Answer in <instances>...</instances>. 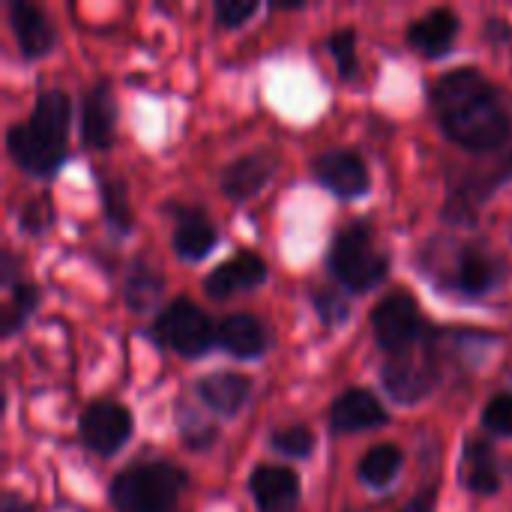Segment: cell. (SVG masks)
<instances>
[{"instance_id":"obj_1","label":"cell","mask_w":512,"mask_h":512,"mask_svg":"<svg viewBox=\"0 0 512 512\" xmlns=\"http://www.w3.org/2000/svg\"><path fill=\"white\" fill-rule=\"evenodd\" d=\"M429 99L444 132L468 150H498L512 138L510 111L498 87L474 66L441 75Z\"/></svg>"},{"instance_id":"obj_29","label":"cell","mask_w":512,"mask_h":512,"mask_svg":"<svg viewBox=\"0 0 512 512\" xmlns=\"http://www.w3.org/2000/svg\"><path fill=\"white\" fill-rule=\"evenodd\" d=\"M312 303H315V309H318V315H321L324 324H342V321L348 318V300H345L342 291H336V288H321V291H315Z\"/></svg>"},{"instance_id":"obj_26","label":"cell","mask_w":512,"mask_h":512,"mask_svg":"<svg viewBox=\"0 0 512 512\" xmlns=\"http://www.w3.org/2000/svg\"><path fill=\"white\" fill-rule=\"evenodd\" d=\"M327 45H330V54L336 60L339 75L345 81H351L357 75V33L351 27H342L327 39Z\"/></svg>"},{"instance_id":"obj_23","label":"cell","mask_w":512,"mask_h":512,"mask_svg":"<svg viewBox=\"0 0 512 512\" xmlns=\"http://www.w3.org/2000/svg\"><path fill=\"white\" fill-rule=\"evenodd\" d=\"M399 468H402V450L393 444H381L363 456V462L357 465V477L372 489H384L396 480Z\"/></svg>"},{"instance_id":"obj_31","label":"cell","mask_w":512,"mask_h":512,"mask_svg":"<svg viewBox=\"0 0 512 512\" xmlns=\"http://www.w3.org/2000/svg\"><path fill=\"white\" fill-rule=\"evenodd\" d=\"M213 12H216L219 24L237 27V24H243L246 18H252V15L258 12V3H255V0H219V3L213 6Z\"/></svg>"},{"instance_id":"obj_5","label":"cell","mask_w":512,"mask_h":512,"mask_svg":"<svg viewBox=\"0 0 512 512\" xmlns=\"http://www.w3.org/2000/svg\"><path fill=\"white\" fill-rule=\"evenodd\" d=\"M156 336L162 345H168L171 351H177L183 357H198L216 342V330H213L210 318L186 297L171 300L159 312Z\"/></svg>"},{"instance_id":"obj_28","label":"cell","mask_w":512,"mask_h":512,"mask_svg":"<svg viewBox=\"0 0 512 512\" xmlns=\"http://www.w3.org/2000/svg\"><path fill=\"white\" fill-rule=\"evenodd\" d=\"M483 426L486 432L492 435H501V438H510L512 435V393H498L486 411H483Z\"/></svg>"},{"instance_id":"obj_16","label":"cell","mask_w":512,"mask_h":512,"mask_svg":"<svg viewBox=\"0 0 512 512\" xmlns=\"http://www.w3.org/2000/svg\"><path fill=\"white\" fill-rule=\"evenodd\" d=\"M9 24H12V33H15L18 48H21L24 57H42V54L51 51L54 27L33 3L12 0L9 3Z\"/></svg>"},{"instance_id":"obj_24","label":"cell","mask_w":512,"mask_h":512,"mask_svg":"<svg viewBox=\"0 0 512 512\" xmlns=\"http://www.w3.org/2000/svg\"><path fill=\"white\" fill-rule=\"evenodd\" d=\"M36 303H39V288L30 285V282H18V285L12 288V300H9L6 309H3L0 333H3V336H12V333L30 318V312L36 309Z\"/></svg>"},{"instance_id":"obj_20","label":"cell","mask_w":512,"mask_h":512,"mask_svg":"<svg viewBox=\"0 0 512 512\" xmlns=\"http://www.w3.org/2000/svg\"><path fill=\"white\" fill-rule=\"evenodd\" d=\"M462 477H465V486L477 495H495L501 489L504 468L486 441H468L465 459H462Z\"/></svg>"},{"instance_id":"obj_18","label":"cell","mask_w":512,"mask_h":512,"mask_svg":"<svg viewBox=\"0 0 512 512\" xmlns=\"http://www.w3.org/2000/svg\"><path fill=\"white\" fill-rule=\"evenodd\" d=\"M252 393V381L237 372H213L198 381V396L201 402L225 417H234Z\"/></svg>"},{"instance_id":"obj_4","label":"cell","mask_w":512,"mask_h":512,"mask_svg":"<svg viewBox=\"0 0 512 512\" xmlns=\"http://www.w3.org/2000/svg\"><path fill=\"white\" fill-rule=\"evenodd\" d=\"M327 264L330 273L351 291H372L390 273V258L375 249L372 228L366 222H354L336 234Z\"/></svg>"},{"instance_id":"obj_9","label":"cell","mask_w":512,"mask_h":512,"mask_svg":"<svg viewBox=\"0 0 512 512\" xmlns=\"http://www.w3.org/2000/svg\"><path fill=\"white\" fill-rule=\"evenodd\" d=\"M312 171L339 198H360L369 189V168L354 150H327L312 162Z\"/></svg>"},{"instance_id":"obj_30","label":"cell","mask_w":512,"mask_h":512,"mask_svg":"<svg viewBox=\"0 0 512 512\" xmlns=\"http://www.w3.org/2000/svg\"><path fill=\"white\" fill-rule=\"evenodd\" d=\"M51 201L48 198H33L21 207V228L30 234H42L51 225Z\"/></svg>"},{"instance_id":"obj_8","label":"cell","mask_w":512,"mask_h":512,"mask_svg":"<svg viewBox=\"0 0 512 512\" xmlns=\"http://www.w3.org/2000/svg\"><path fill=\"white\" fill-rule=\"evenodd\" d=\"M504 264L507 261H501L498 255H492L483 246H462L450 264V285L468 297L489 294L504 279V273H507Z\"/></svg>"},{"instance_id":"obj_32","label":"cell","mask_w":512,"mask_h":512,"mask_svg":"<svg viewBox=\"0 0 512 512\" xmlns=\"http://www.w3.org/2000/svg\"><path fill=\"white\" fill-rule=\"evenodd\" d=\"M183 441L192 450H204L216 441V426L201 423V420H183Z\"/></svg>"},{"instance_id":"obj_19","label":"cell","mask_w":512,"mask_h":512,"mask_svg":"<svg viewBox=\"0 0 512 512\" xmlns=\"http://www.w3.org/2000/svg\"><path fill=\"white\" fill-rule=\"evenodd\" d=\"M459 33V18L450 12V9H432L426 12L423 18H417L411 27H408V42L423 51L426 57H441L450 51L453 39Z\"/></svg>"},{"instance_id":"obj_35","label":"cell","mask_w":512,"mask_h":512,"mask_svg":"<svg viewBox=\"0 0 512 512\" xmlns=\"http://www.w3.org/2000/svg\"><path fill=\"white\" fill-rule=\"evenodd\" d=\"M0 512H33V507H30L24 498H18V495L6 492V495H3V501H0Z\"/></svg>"},{"instance_id":"obj_25","label":"cell","mask_w":512,"mask_h":512,"mask_svg":"<svg viewBox=\"0 0 512 512\" xmlns=\"http://www.w3.org/2000/svg\"><path fill=\"white\" fill-rule=\"evenodd\" d=\"M270 447L291 459H306L315 450V435L306 426H285L270 435Z\"/></svg>"},{"instance_id":"obj_6","label":"cell","mask_w":512,"mask_h":512,"mask_svg":"<svg viewBox=\"0 0 512 512\" xmlns=\"http://www.w3.org/2000/svg\"><path fill=\"white\" fill-rule=\"evenodd\" d=\"M372 330H375V339L384 351H390L393 357L405 354L423 330L417 300L411 294L384 297L372 312Z\"/></svg>"},{"instance_id":"obj_10","label":"cell","mask_w":512,"mask_h":512,"mask_svg":"<svg viewBox=\"0 0 512 512\" xmlns=\"http://www.w3.org/2000/svg\"><path fill=\"white\" fill-rule=\"evenodd\" d=\"M249 489L258 512H291L300 498L297 474L282 465H258L249 477Z\"/></svg>"},{"instance_id":"obj_12","label":"cell","mask_w":512,"mask_h":512,"mask_svg":"<svg viewBox=\"0 0 512 512\" xmlns=\"http://www.w3.org/2000/svg\"><path fill=\"white\" fill-rule=\"evenodd\" d=\"M264 279H267V264H264V258L255 255V252H249V249H243V252L231 255L225 264H219V267L204 279V288H207L210 297L225 300V297H231V294H237V291H249V288L261 285Z\"/></svg>"},{"instance_id":"obj_22","label":"cell","mask_w":512,"mask_h":512,"mask_svg":"<svg viewBox=\"0 0 512 512\" xmlns=\"http://www.w3.org/2000/svg\"><path fill=\"white\" fill-rule=\"evenodd\" d=\"M216 246V231L201 213H183L177 228H174V249L177 255L198 261Z\"/></svg>"},{"instance_id":"obj_14","label":"cell","mask_w":512,"mask_h":512,"mask_svg":"<svg viewBox=\"0 0 512 512\" xmlns=\"http://www.w3.org/2000/svg\"><path fill=\"white\" fill-rule=\"evenodd\" d=\"M387 420H390L387 411L369 390H345L330 408L333 432H363V429L384 426Z\"/></svg>"},{"instance_id":"obj_3","label":"cell","mask_w":512,"mask_h":512,"mask_svg":"<svg viewBox=\"0 0 512 512\" xmlns=\"http://www.w3.org/2000/svg\"><path fill=\"white\" fill-rule=\"evenodd\" d=\"M186 480V471L171 462L132 465L111 483L114 512H171Z\"/></svg>"},{"instance_id":"obj_33","label":"cell","mask_w":512,"mask_h":512,"mask_svg":"<svg viewBox=\"0 0 512 512\" xmlns=\"http://www.w3.org/2000/svg\"><path fill=\"white\" fill-rule=\"evenodd\" d=\"M435 489H423L417 498H411L399 512H435Z\"/></svg>"},{"instance_id":"obj_13","label":"cell","mask_w":512,"mask_h":512,"mask_svg":"<svg viewBox=\"0 0 512 512\" xmlns=\"http://www.w3.org/2000/svg\"><path fill=\"white\" fill-rule=\"evenodd\" d=\"M384 387L387 393L396 399V402H405V405H414L420 399L429 396V390L435 387V372L426 360H417V357H405V354H396L384 372Z\"/></svg>"},{"instance_id":"obj_11","label":"cell","mask_w":512,"mask_h":512,"mask_svg":"<svg viewBox=\"0 0 512 512\" xmlns=\"http://www.w3.org/2000/svg\"><path fill=\"white\" fill-rule=\"evenodd\" d=\"M273 171H276V153L255 150V153H246V156H240V159H234L231 165L222 168L219 189L231 201H246L273 177Z\"/></svg>"},{"instance_id":"obj_34","label":"cell","mask_w":512,"mask_h":512,"mask_svg":"<svg viewBox=\"0 0 512 512\" xmlns=\"http://www.w3.org/2000/svg\"><path fill=\"white\" fill-rule=\"evenodd\" d=\"M486 33H489L498 45L510 42V36H512L510 24H507V21H501V18H492V21H489V27H486Z\"/></svg>"},{"instance_id":"obj_21","label":"cell","mask_w":512,"mask_h":512,"mask_svg":"<svg viewBox=\"0 0 512 512\" xmlns=\"http://www.w3.org/2000/svg\"><path fill=\"white\" fill-rule=\"evenodd\" d=\"M162 276L144 264V261H135L126 273V282H123V300L132 312H150L159 297H162Z\"/></svg>"},{"instance_id":"obj_7","label":"cell","mask_w":512,"mask_h":512,"mask_svg":"<svg viewBox=\"0 0 512 512\" xmlns=\"http://www.w3.org/2000/svg\"><path fill=\"white\" fill-rule=\"evenodd\" d=\"M78 432L96 456H114L132 435V414L117 402H93L84 408Z\"/></svg>"},{"instance_id":"obj_27","label":"cell","mask_w":512,"mask_h":512,"mask_svg":"<svg viewBox=\"0 0 512 512\" xmlns=\"http://www.w3.org/2000/svg\"><path fill=\"white\" fill-rule=\"evenodd\" d=\"M102 207H105V216H108V222L114 228L129 231L132 210H129V201H126V186L120 180H102Z\"/></svg>"},{"instance_id":"obj_15","label":"cell","mask_w":512,"mask_h":512,"mask_svg":"<svg viewBox=\"0 0 512 512\" xmlns=\"http://www.w3.org/2000/svg\"><path fill=\"white\" fill-rule=\"evenodd\" d=\"M114 117H117V105H114L108 81L93 84L90 93L84 96V108H81V138H84V144L105 150L114 141Z\"/></svg>"},{"instance_id":"obj_17","label":"cell","mask_w":512,"mask_h":512,"mask_svg":"<svg viewBox=\"0 0 512 512\" xmlns=\"http://www.w3.org/2000/svg\"><path fill=\"white\" fill-rule=\"evenodd\" d=\"M216 345L222 351H228L231 357H240V360H252L258 354H264L267 348V333L261 327V321L255 315H228L219 321L216 327Z\"/></svg>"},{"instance_id":"obj_2","label":"cell","mask_w":512,"mask_h":512,"mask_svg":"<svg viewBox=\"0 0 512 512\" xmlns=\"http://www.w3.org/2000/svg\"><path fill=\"white\" fill-rule=\"evenodd\" d=\"M69 96L63 90H42L27 123L9 126L6 150L15 165L36 177H51L66 159L69 132Z\"/></svg>"}]
</instances>
